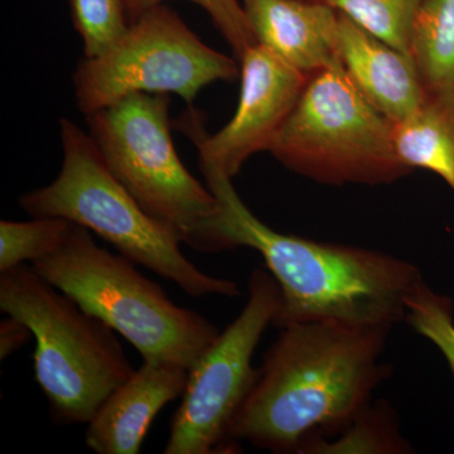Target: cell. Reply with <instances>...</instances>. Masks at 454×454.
<instances>
[{"label":"cell","mask_w":454,"mask_h":454,"mask_svg":"<svg viewBox=\"0 0 454 454\" xmlns=\"http://www.w3.org/2000/svg\"><path fill=\"white\" fill-rule=\"evenodd\" d=\"M391 328L330 321L280 328L231 424V444L303 453L348 428L389 378L380 358Z\"/></svg>","instance_id":"cell-1"},{"label":"cell","mask_w":454,"mask_h":454,"mask_svg":"<svg viewBox=\"0 0 454 454\" xmlns=\"http://www.w3.org/2000/svg\"><path fill=\"white\" fill-rule=\"evenodd\" d=\"M200 167L223 205L227 250H256L276 278L282 306L274 327L322 321L393 327L405 322L406 301L424 282L417 265L378 250L278 232L245 205L232 178L211 164Z\"/></svg>","instance_id":"cell-2"},{"label":"cell","mask_w":454,"mask_h":454,"mask_svg":"<svg viewBox=\"0 0 454 454\" xmlns=\"http://www.w3.org/2000/svg\"><path fill=\"white\" fill-rule=\"evenodd\" d=\"M0 310L31 328L35 379L57 426L88 424L136 372L115 331L31 264L0 273Z\"/></svg>","instance_id":"cell-3"},{"label":"cell","mask_w":454,"mask_h":454,"mask_svg":"<svg viewBox=\"0 0 454 454\" xmlns=\"http://www.w3.org/2000/svg\"><path fill=\"white\" fill-rule=\"evenodd\" d=\"M64 162L49 186L20 197L32 217H59L86 227L121 255L177 284L193 298L241 294L232 280L207 276L181 252V241L152 217L113 175L90 134L61 119Z\"/></svg>","instance_id":"cell-4"},{"label":"cell","mask_w":454,"mask_h":454,"mask_svg":"<svg viewBox=\"0 0 454 454\" xmlns=\"http://www.w3.org/2000/svg\"><path fill=\"white\" fill-rule=\"evenodd\" d=\"M31 265L129 340L145 361H168L191 370L221 333L206 317L173 303L136 262L98 247L90 230L77 223L59 249Z\"/></svg>","instance_id":"cell-5"},{"label":"cell","mask_w":454,"mask_h":454,"mask_svg":"<svg viewBox=\"0 0 454 454\" xmlns=\"http://www.w3.org/2000/svg\"><path fill=\"white\" fill-rule=\"evenodd\" d=\"M167 94L129 95L86 115L89 134L116 179L182 244L201 253L226 249L223 208L179 160Z\"/></svg>","instance_id":"cell-6"},{"label":"cell","mask_w":454,"mask_h":454,"mask_svg":"<svg viewBox=\"0 0 454 454\" xmlns=\"http://www.w3.org/2000/svg\"><path fill=\"white\" fill-rule=\"evenodd\" d=\"M269 152L327 186H381L413 172L397 157L391 122L360 94L340 59L310 74Z\"/></svg>","instance_id":"cell-7"},{"label":"cell","mask_w":454,"mask_h":454,"mask_svg":"<svg viewBox=\"0 0 454 454\" xmlns=\"http://www.w3.org/2000/svg\"><path fill=\"white\" fill-rule=\"evenodd\" d=\"M239 74L238 59L203 43L173 9L160 4L130 23L106 53L80 61L74 100L85 116L138 92L176 94L192 106L203 88Z\"/></svg>","instance_id":"cell-8"},{"label":"cell","mask_w":454,"mask_h":454,"mask_svg":"<svg viewBox=\"0 0 454 454\" xmlns=\"http://www.w3.org/2000/svg\"><path fill=\"white\" fill-rule=\"evenodd\" d=\"M247 288L240 315L190 370L164 454L231 453L238 448L230 442V428L258 379L254 352L282 306V292L268 269H254Z\"/></svg>","instance_id":"cell-9"},{"label":"cell","mask_w":454,"mask_h":454,"mask_svg":"<svg viewBox=\"0 0 454 454\" xmlns=\"http://www.w3.org/2000/svg\"><path fill=\"white\" fill-rule=\"evenodd\" d=\"M239 64L240 100L223 129L210 136L205 119L192 106L178 122L196 145L200 162L211 164L230 178L252 155L270 149L309 79L259 43L247 49Z\"/></svg>","instance_id":"cell-10"},{"label":"cell","mask_w":454,"mask_h":454,"mask_svg":"<svg viewBox=\"0 0 454 454\" xmlns=\"http://www.w3.org/2000/svg\"><path fill=\"white\" fill-rule=\"evenodd\" d=\"M188 375L177 364L145 361L86 424V447L97 454H138L158 413L184 395Z\"/></svg>","instance_id":"cell-11"},{"label":"cell","mask_w":454,"mask_h":454,"mask_svg":"<svg viewBox=\"0 0 454 454\" xmlns=\"http://www.w3.org/2000/svg\"><path fill=\"white\" fill-rule=\"evenodd\" d=\"M256 42L301 73L339 59V12L321 0H240Z\"/></svg>","instance_id":"cell-12"},{"label":"cell","mask_w":454,"mask_h":454,"mask_svg":"<svg viewBox=\"0 0 454 454\" xmlns=\"http://www.w3.org/2000/svg\"><path fill=\"white\" fill-rule=\"evenodd\" d=\"M339 14L337 56L349 80L387 121H403L428 91L413 59Z\"/></svg>","instance_id":"cell-13"},{"label":"cell","mask_w":454,"mask_h":454,"mask_svg":"<svg viewBox=\"0 0 454 454\" xmlns=\"http://www.w3.org/2000/svg\"><path fill=\"white\" fill-rule=\"evenodd\" d=\"M397 157L435 173L454 192V86L428 89L411 115L391 122Z\"/></svg>","instance_id":"cell-14"},{"label":"cell","mask_w":454,"mask_h":454,"mask_svg":"<svg viewBox=\"0 0 454 454\" xmlns=\"http://www.w3.org/2000/svg\"><path fill=\"white\" fill-rule=\"evenodd\" d=\"M408 55L427 89L454 86V0H422Z\"/></svg>","instance_id":"cell-15"},{"label":"cell","mask_w":454,"mask_h":454,"mask_svg":"<svg viewBox=\"0 0 454 454\" xmlns=\"http://www.w3.org/2000/svg\"><path fill=\"white\" fill-rule=\"evenodd\" d=\"M339 441L317 442L304 453H409L411 444L397 429L394 411L385 403L372 404L358 414Z\"/></svg>","instance_id":"cell-16"},{"label":"cell","mask_w":454,"mask_h":454,"mask_svg":"<svg viewBox=\"0 0 454 454\" xmlns=\"http://www.w3.org/2000/svg\"><path fill=\"white\" fill-rule=\"evenodd\" d=\"M355 25L408 55L409 37L422 0H321Z\"/></svg>","instance_id":"cell-17"},{"label":"cell","mask_w":454,"mask_h":454,"mask_svg":"<svg viewBox=\"0 0 454 454\" xmlns=\"http://www.w3.org/2000/svg\"><path fill=\"white\" fill-rule=\"evenodd\" d=\"M73 223L59 217L0 223V273L35 262L61 247Z\"/></svg>","instance_id":"cell-18"},{"label":"cell","mask_w":454,"mask_h":454,"mask_svg":"<svg viewBox=\"0 0 454 454\" xmlns=\"http://www.w3.org/2000/svg\"><path fill=\"white\" fill-rule=\"evenodd\" d=\"M74 29L82 35L86 59L115 46L130 27L125 0H70Z\"/></svg>","instance_id":"cell-19"},{"label":"cell","mask_w":454,"mask_h":454,"mask_svg":"<svg viewBox=\"0 0 454 454\" xmlns=\"http://www.w3.org/2000/svg\"><path fill=\"white\" fill-rule=\"evenodd\" d=\"M405 322L446 357L454 375V322L452 301L420 283L406 301Z\"/></svg>","instance_id":"cell-20"},{"label":"cell","mask_w":454,"mask_h":454,"mask_svg":"<svg viewBox=\"0 0 454 454\" xmlns=\"http://www.w3.org/2000/svg\"><path fill=\"white\" fill-rule=\"evenodd\" d=\"M164 0H125L130 23L138 20L149 9L163 4ZM201 7L210 16L227 43L231 47L238 62L243 59L247 49L258 43L249 25L240 0H188Z\"/></svg>","instance_id":"cell-21"},{"label":"cell","mask_w":454,"mask_h":454,"mask_svg":"<svg viewBox=\"0 0 454 454\" xmlns=\"http://www.w3.org/2000/svg\"><path fill=\"white\" fill-rule=\"evenodd\" d=\"M33 337L31 328L13 316L0 322V360H5L12 354L22 348Z\"/></svg>","instance_id":"cell-22"}]
</instances>
